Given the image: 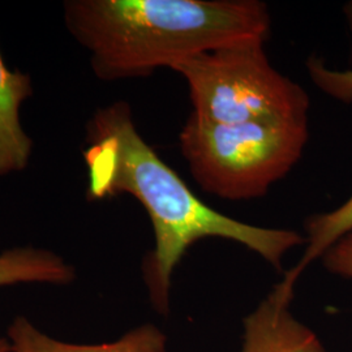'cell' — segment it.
Instances as JSON below:
<instances>
[{"label":"cell","instance_id":"277c9868","mask_svg":"<svg viewBox=\"0 0 352 352\" xmlns=\"http://www.w3.org/2000/svg\"><path fill=\"white\" fill-rule=\"evenodd\" d=\"M265 41H241L176 65L192 116L215 124L308 118V93L273 67Z\"/></svg>","mask_w":352,"mask_h":352},{"label":"cell","instance_id":"3957f363","mask_svg":"<svg viewBox=\"0 0 352 352\" xmlns=\"http://www.w3.org/2000/svg\"><path fill=\"white\" fill-rule=\"evenodd\" d=\"M308 118L215 124L189 115L179 146L202 190L225 200L263 197L302 158Z\"/></svg>","mask_w":352,"mask_h":352},{"label":"cell","instance_id":"30bf717a","mask_svg":"<svg viewBox=\"0 0 352 352\" xmlns=\"http://www.w3.org/2000/svg\"><path fill=\"white\" fill-rule=\"evenodd\" d=\"M344 17L352 32V1L343 7ZM307 71L311 81L330 98L342 103H352V69H333L320 56L307 60Z\"/></svg>","mask_w":352,"mask_h":352},{"label":"cell","instance_id":"9c48e42d","mask_svg":"<svg viewBox=\"0 0 352 352\" xmlns=\"http://www.w3.org/2000/svg\"><path fill=\"white\" fill-rule=\"evenodd\" d=\"M305 251L300 261L287 272L289 277L298 280L302 272L340 238L352 232V195L337 209L327 213L316 214L307 221Z\"/></svg>","mask_w":352,"mask_h":352},{"label":"cell","instance_id":"8992f818","mask_svg":"<svg viewBox=\"0 0 352 352\" xmlns=\"http://www.w3.org/2000/svg\"><path fill=\"white\" fill-rule=\"evenodd\" d=\"M32 96V77L11 71L0 54V176L23 173L30 162L33 140L21 123V107Z\"/></svg>","mask_w":352,"mask_h":352},{"label":"cell","instance_id":"7a4b0ae2","mask_svg":"<svg viewBox=\"0 0 352 352\" xmlns=\"http://www.w3.org/2000/svg\"><path fill=\"white\" fill-rule=\"evenodd\" d=\"M63 20L101 81L145 78L204 52L266 39L258 0H65Z\"/></svg>","mask_w":352,"mask_h":352},{"label":"cell","instance_id":"52a82bcc","mask_svg":"<svg viewBox=\"0 0 352 352\" xmlns=\"http://www.w3.org/2000/svg\"><path fill=\"white\" fill-rule=\"evenodd\" d=\"M10 352H167V340L154 325H142L122 338L100 344H76L56 340L20 316L8 327Z\"/></svg>","mask_w":352,"mask_h":352},{"label":"cell","instance_id":"6da1fadb","mask_svg":"<svg viewBox=\"0 0 352 352\" xmlns=\"http://www.w3.org/2000/svg\"><path fill=\"white\" fill-rule=\"evenodd\" d=\"M82 158L88 170L89 200L131 195L149 215L154 248L142 274L154 309L170 308L176 266L199 240H231L256 252L277 270L287 252L305 244L296 231L254 226L219 213L201 201L187 183L141 138L126 101L96 110L87 123Z\"/></svg>","mask_w":352,"mask_h":352},{"label":"cell","instance_id":"ba28073f","mask_svg":"<svg viewBox=\"0 0 352 352\" xmlns=\"http://www.w3.org/2000/svg\"><path fill=\"white\" fill-rule=\"evenodd\" d=\"M75 278V267L50 250L14 247L0 253V287L21 283L64 286Z\"/></svg>","mask_w":352,"mask_h":352},{"label":"cell","instance_id":"5b68a950","mask_svg":"<svg viewBox=\"0 0 352 352\" xmlns=\"http://www.w3.org/2000/svg\"><path fill=\"white\" fill-rule=\"evenodd\" d=\"M296 282L285 274L260 305L244 318L240 352H327L314 330L289 309Z\"/></svg>","mask_w":352,"mask_h":352},{"label":"cell","instance_id":"8fae6325","mask_svg":"<svg viewBox=\"0 0 352 352\" xmlns=\"http://www.w3.org/2000/svg\"><path fill=\"white\" fill-rule=\"evenodd\" d=\"M321 261L331 274L352 280V232L336 241L322 254Z\"/></svg>","mask_w":352,"mask_h":352},{"label":"cell","instance_id":"7c38bea8","mask_svg":"<svg viewBox=\"0 0 352 352\" xmlns=\"http://www.w3.org/2000/svg\"><path fill=\"white\" fill-rule=\"evenodd\" d=\"M0 352H10V342L4 336H0Z\"/></svg>","mask_w":352,"mask_h":352}]
</instances>
